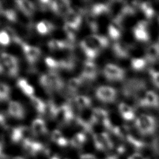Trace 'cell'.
Masks as SVG:
<instances>
[{
  "label": "cell",
  "instance_id": "21",
  "mask_svg": "<svg viewBox=\"0 0 159 159\" xmlns=\"http://www.w3.org/2000/svg\"><path fill=\"white\" fill-rule=\"evenodd\" d=\"M36 29L40 35H44L53 32L55 29V26L50 21L43 20L37 24Z\"/></svg>",
  "mask_w": 159,
  "mask_h": 159
},
{
  "label": "cell",
  "instance_id": "9",
  "mask_svg": "<svg viewBox=\"0 0 159 159\" xmlns=\"http://www.w3.org/2000/svg\"><path fill=\"white\" fill-rule=\"evenodd\" d=\"M80 46L84 55L88 58V60H93L99 53V51L96 49L88 36L80 42Z\"/></svg>",
  "mask_w": 159,
  "mask_h": 159
},
{
  "label": "cell",
  "instance_id": "30",
  "mask_svg": "<svg viewBox=\"0 0 159 159\" xmlns=\"http://www.w3.org/2000/svg\"><path fill=\"white\" fill-rule=\"evenodd\" d=\"M140 10L143 12V14L148 19H150L153 17L155 14V11L150 5V3L148 2H142L139 5Z\"/></svg>",
  "mask_w": 159,
  "mask_h": 159
},
{
  "label": "cell",
  "instance_id": "34",
  "mask_svg": "<svg viewBox=\"0 0 159 159\" xmlns=\"http://www.w3.org/2000/svg\"><path fill=\"white\" fill-rule=\"evenodd\" d=\"M127 140L129 142L130 144L133 145L136 149H141L144 147V143L142 141L135 139L133 136L128 135L126 137Z\"/></svg>",
  "mask_w": 159,
  "mask_h": 159
},
{
  "label": "cell",
  "instance_id": "39",
  "mask_svg": "<svg viewBox=\"0 0 159 159\" xmlns=\"http://www.w3.org/2000/svg\"><path fill=\"white\" fill-rule=\"evenodd\" d=\"M80 159H97V158L91 153H83L80 155Z\"/></svg>",
  "mask_w": 159,
  "mask_h": 159
},
{
  "label": "cell",
  "instance_id": "10",
  "mask_svg": "<svg viewBox=\"0 0 159 159\" xmlns=\"http://www.w3.org/2000/svg\"><path fill=\"white\" fill-rule=\"evenodd\" d=\"M98 76V69L96 64L91 60H86L84 65L81 75L80 76L82 81L94 80Z\"/></svg>",
  "mask_w": 159,
  "mask_h": 159
},
{
  "label": "cell",
  "instance_id": "44",
  "mask_svg": "<svg viewBox=\"0 0 159 159\" xmlns=\"http://www.w3.org/2000/svg\"><path fill=\"white\" fill-rule=\"evenodd\" d=\"M12 159H25L24 158L22 157H19V156H17L15 157H13Z\"/></svg>",
  "mask_w": 159,
  "mask_h": 159
},
{
  "label": "cell",
  "instance_id": "42",
  "mask_svg": "<svg viewBox=\"0 0 159 159\" xmlns=\"http://www.w3.org/2000/svg\"><path fill=\"white\" fill-rule=\"evenodd\" d=\"M105 159H118L117 157L115 155H110V156H108L107 158H106Z\"/></svg>",
  "mask_w": 159,
  "mask_h": 159
},
{
  "label": "cell",
  "instance_id": "27",
  "mask_svg": "<svg viewBox=\"0 0 159 159\" xmlns=\"http://www.w3.org/2000/svg\"><path fill=\"white\" fill-rule=\"evenodd\" d=\"M83 81L80 77H73L68 80L67 82V89L71 93L76 91L82 85Z\"/></svg>",
  "mask_w": 159,
  "mask_h": 159
},
{
  "label": "cell",
  "instance_id": "33",
  "mask_svg": "<svg viewBox=\"0 0 159 159\" xmlns=\"http://www.w3.org/2000/svg\"><path fill=\"white\" fill-rule=\"evenodd\" d=\"M45 63L48 68L50 70V71H55L56 70L60 68V65L58 60L48 57L45 59Z\"/></svg>",
  "mask_w": 159,
  "mask_h": 159
},
{
  "label": "cell",
  "instance_id": "3",
  "mask_svg": "<svg viewBox=\"0 0 159 159\" xmlns=\"http://www.w3.org/2000/svg\"><path fill=\"white\" fill-rule=\"evenodd\" d=\"M103 75L109 81H120L124 78L125 73L120 66L113 63H108L103 68Z\"/></svg>",
  "mask_w": 159,
  "mask_h": 159
},
{
  "label": "cell",
  "instance_id": "43",
  "mask_svg": "<svg viewBox=\"0 0 159 159\" xmlns=\"http://www.w3.org/2000/svg\"><path fill=\"white\" fill-rule=\"evenodd\" d=\"M50 159H60V157H59L58 155H54L52 156V157L50 158Z\"/></svg>",
  "mask_w": 159,
  "mask_h": 159
},
{
  "label": "cell",
  "instance_id": "29",
  "mask_svg": "<svg viewBox=\"0 0 159 159\" xmlns=\"http://www.w3.org/2000/svg\"><path fill=\"white\" fill-rule=\"evenodd\" d=\"M39 82L41 86L48 93L53 91L52 83L48 74H43L40 76Z\"/></svg>",
  "mask_w": 159,
  "mask_h": 159
},
{
  "label": "cell",
  "instance_id": "26",
  "mask_svg": "<svg viewBox=\"0 0 159 159\" xmlns=\"http://www.w3.org/2000/svg\"><path fill=\"white\" fill-rule=\"evenodd\" d=\"M110 11L109 5L105 4H96L93 6L90 11L95 17L109 12Z\"/></svg>",
  "mask_w": 159,
  "mask_h": 159
},
{
  "label": "cell",
  "instance_id": "36",
  "mask_svg": "<svg viewBox=\"0 0 159 159\" xmlns=\"http://www.w3.org/2000/svg\"><path fill=\"white\" fill-rule=\"evenodd\" d=\"M152 83L157 88H159V71L151 70L149 71Z\"/></svg>",
  "mask_w": 159,
  "mask_h": 159
},
{
  "label": "cell",
  "instance_id": "19",
  "mask_svg": "<svg viewBox=\"0 0 159 159\" xmlns=\"http://www.w3.org/2000/svg\"><path fill=\"white\" fill-rule=\"evenodd\" d=\"M88 37L93 44L99 51L106 48L109 45L108 39L104 35L92 34Z\"/></svg>",
  "mask_w": 159,
  "mask_h": 159
},
{
  "label": "cell",
  "instance_id": "25",
  "mask_svg": "<svg viewBox=\"0 0 159 159\" xmlns=\"http://www.w3.org/2000/svg\"><path fill=\"white\" fill-rule=\"evenodd\" d=\"M17 86L22 90V91L27 96H32L34 93V88L30 85L27 81L24 78H20L17 82Z\"/></svg>",
  "mask_w": 159,
  "mask_h": 159
},
{
  "label": "cell",
  "instance_id": "37",
  "mask_svg": "<svg viewBox=\"0 0 159 159\" xmlns=\"http://www.w3.org/2000/svg\"><path fill=\"white\" fill-rule=\"evenodd\" d=\"M63 137V136L61 132L58 129L53 130L51 134L52 140L55 143H57V142L58 141Z\"/></svg>",
  "mask_w": 159,
  "mask_h": 159
},
{
  "label": "cell",
  "instance_id": "35",
  "mask_svg": "<svg viewBox=\"0 0 159 159\" xmlns=\"http://www.w3.org/2000/svg\"><path fill=\"white\" fill-rule=\"evenodd\" d=\"M11 40L8 35V34L4 30L0 31V45L2 46H7L8 45Z\"/></svg>",
  "mask_w": 159,
  "mask_h": 159
},
{
  "label": "cell",
  "instance_id": "12",
  "mask_svg": "<svg viewBox=\"0 0 159 159\" xmlns=\"http://www.w3.org/2000/svg\"><path fill=\"white\" fill-rule=\"evenodd\" d=\"M8 114L17 119H22L25 116V111L20 103L14 101H11L7 104Z\"/></svg>",
  "mask_w": 159,
  "mask_h": 159
},
{
  "label": "cell",
  "instance_id": "17",
  "mask_svg": "<svg viewBox=\"0 0 159 159\" xmlns=\"http://www.w3.org/2000/svg\"><path fill=\"white\" fill-rule=\"evenodd\" d=\"M65 23L69 24L77 29H80L81 24V15L71 9L64 16Z\"/></svg>",
  "mask_w": 159,
  "mask_h": 159
},
{
  "label": "cell",
  "instance_id": "7",
  "mask_svg": "<svg viewBox=\"0 0 159 159\" xmlns=\"http://www.w3.org/2000/svg\"><path fill=\"white\" fill-rule=\"evenodd\" d=\"M22 147L25 152L32 156H35L45 150V146L42 143L35 141L32 138L24 140Z\"/></svg>",
  "mask_w": 159,
  "mask_h": 159
},
{
  "label": "cell",
  "instance_id": "22",
  "mask_svg": "<svg viewBox=\"0 0 159 159\" xmlns=\"http://www.w3.org/2000/svg\"><path fill=\"white\" fill-rule=\"evenodd\" d=\"M73 102L76 108L80 111L89 108L91 104V99L84 95L76 96L73 99Z\"/></svg>",
  "mask_w": 159,
  "mask_h": 159
},
{
  "label": "cell",
  "instance_id": "4",
  "mask_svg": "<svg viewBox=\"0 0 159 159\" xmlns=\"http://www.w3.org/2000/svg\"><path fill=\"white\" fill-rule=\"evenodd\" d=\"M95 95L99 101L105 103H111L116 101L117 93L116 89L113 87L101 86L96 89Z\"/></svg>",
  "mask_w": 159,
  "mask_h": 159
},
{
  "label": "cell",
  "instance_id": "14",
  "mask_svg": "<svg viewBox=\"0 0 159 159\" xmlns=\"http://www.w3.org/2000/svg\"><path fill=\"white\" fill-rule=\"evenodd\" d=\"M31 130L34 136L43 135L48 132L45 121L40 118L35 119L32 121Z\"/></svg>",
  "mask_w": 159,
  "mask_h": 159
},
{
  "label": "cell",
  "instance_id": "1",
  "mask_svg": "<svg viewBox=\"0 0 159 159\" xmlns=\"http://www.w3.org/2000/svg\"><path fill=\"white\" fill-rule=\"evenodd\" d=\"M135 127L142 135H150L153 134L157 128L155 118L149 114H142L135 119Z\"/></svg>",
  "mask_w": 159,
  "mask_h": 159
},
{
  "label": "cell",
  "instance_id": "28",
  "mask_svg": "<svg viewBox=\"0 0 159 159\" xmlns=\"http://www.w3.org/2000/svg\"><path fill=\"white\" fill-rule=\"evenodd\" d=\"M147 65V60L145 58H134L131 60V68L135 71H141L145 68Z\"/></svg>",
  "mask_w": 159,
  "mask_h": 159
},
{
  "label": "cell",
  "instance_id": "6",
  "mask_svg": "<svg viewBox=\"0 0 159 159\" xmlns=\"http://www.w3.org/2000/svg\"><path fill=\"white\" fill-rule=\"evenodd\" d=\"M28 63L34 65L41 56V50L39 47L30 45L22 40L19 43Z\"/></svg>",
  "mask_w": 159,
  "mask_h": 159
},
{
  "label": "cell",
  "instance_id": "8",
  "mask_svg": "<svg viewBox=\"0 0 159 159\" xmlns=\"http://www.w3.org/2000/svg\"><path fill=\"white\" fill-rule=\"evenodd\" d=\"M134 38L139 42H147L150 39L149 32L147 29V23L145 21H139L132 30Z\"/></svg>",
  "mask_w": 159,
  "mask_h": 159
},
{
  "label": "cell",
  "instance_id": "23",
  "mask_svg": "<svg viewBox=\"0 0 159 159\" xmlns=\"http://www.w3.org/2000/svg\"><path fill=\"white\" fill-rule=\"evenodd\" d=\"M30 101L32 107L37 111L39 114L40 115H43L45 114L46 104H45L42 99L36 96H32L30 97Z\"/></svg>",
  "mask_w": 159,
  "mask_h": 159
},
{
  "label": "cell",
  "instance_id": "18",
  "mask_svg": "<svg viewBox=\"0 0 159 159\" xmlns=\"http://www.w3.org/2000/svg\"><path fill=\"white\" fill-rule=\"evenodd\" d=\"M145 60L151 63L159 59V43H154L149 45L145 50Z\"/></svg>",
  "mask_w": 159,
  "mask_h": 159
},
{
  "label": "cell",
  "instance_id": "2",
  "mask_svg": "<svg viewBox=\"0 0 159 159\" xmlns=\"http://www.w3.org/2000/svg\"><path fill=\"white\" fill-rule=\"evenodd\" d=\"M75 114L72 107L70 104H63L58 106L55 111L54 119L59 125L70 124L74 120Z\"/></svg>",
  "mask_w": 159,
  "mask_h": 159
},
{
  "label": "cell",
  "instance_id": "20",
  "mask_svg": "<svg viewBox=\"0 0 159 159\" xmlns=\"http://www.w3.org/2000/svg\"><path fill=\"white\" fill-rule=\"evenodd\" d=\"M112 51L114 55L120 58H127L129 56V47L127 45L120 42H116L112 45Z\"/></svg>",
  "mask_w": 159,
  "mask_h": 159
},
{
  "label": "cell",
  "instance_id": "46",
  "mask_svg": "<svg viewBox=\"0 0 159 159\" xmlns=\"http://www.w3.org/2000/svg\"><path fill=\"white\" fill-rule=\"evenodd\" d=\"M158 21H159V18H158Z\"/></svg>",
  "mask_w": 159,
  "mask_h": 159
},
{
  "label": "cell",
  "instance_id": "5",
  "mask_svg": "<svg viewBox=\"0 0 159 159\" xmlns=\"http://www.w3.org/2000/svg\"><path fill=\"white\" fill-rule=\"evenodd\" d=\"M93 139L95 148L98 150L106 151L113 148V142L107 132L94 134L93 135Z\"/></svg>",
  "mask_w": 159,
  "mask_h": 159
},
{
  "label": "cell",
  "instance_id": "15",
  "mask_svg": "<svg viewBox=\"0 0 159 159\" xmlns=\"http://www.w3.org/2000/svg\"><path fill=\"white\" fill-rule=\"evenodd\" d=\"M119 112L124 120L127 121L135 119L134 109L129 105L124 102H120L118 106Z\"/></svg>",
  "mask_w": 159,
  "mask_h": 159
},
{
  "label": "cell",
  "instance_id": "40",
  "mask_svg": "<svg viewBox=\"0 0 159 159\" xmlns=\"http://www.w3.org/2000/svg\"><path fill=\"white\" fill-rule=\"evenodd\" d=\"M127 159H145V158L140 153H135L130 155Z\"/></svg>",
  "mask_w": 159,
  "mask_h": 159
},
{
  "label": "cell",
  "instance_id": "11",
  "mask_svg": "<svg viewBox=\"0 0 159 159\" xmlns=\"http://www.w3.org/2000/svg\"><path fill=\"white\" fill-rule=\"evenodd\" d=\"M139 105L141 107L158 108L159 107V97L155 92L147 91L143 98L139 102Z\"/></svg>",
  "mask_w": 159,
  "mask_h": 159
},
{
  "label": "cell",
  "instance_id": "16",
  "mask_svg": "<svg viewBox=\"0 0 159 159\" xmlns=\"http://www.w3.org/2000/svg\"><path fill=\"white\" fill-rule=\"evenodd\" d=\"M16 6L25 16L31 17L35 11V5L29 1L19 0L15 1Z\"/></svg>",
  "mask_w": 159,
  "mask_h": 159
},
{
  "label": "cell",
  "instance_id": "13",
  "mask_svg": "<svg viewBox=\"0 0 159 159\" xmlns=\"http://www.w3.org/2000/svg\"><path fill=\"white\" fill-rule=\"evenodd\" d=\"M107 32L110 38L112 40H118L122 35L120 18H115L107 27Z\"/></svg>",
  "mask_w": 159,
  "mask_h": 159
},
{
  "label": "cell",
  "instance_id": "38",
  "mask_svg": "<svg viewBox=\"0 0 159 159\" xmlns=\"http://www.w3.org/2000/svg\"><path fill=\"white\" fill-rule=\"evenodd\" d=\"M56 143L60 147H66L70 143V142L66 138H65V137H63L58 141H57Z\"/></svg>",
  "mask_w": 159,
  "mask_h": 159
},
{
  "label": "cell",
  "instance_id": "31",
  "mask_svg": "<svg viewBox=\"0 0 159 159\" xmlns=\"http://www.w3.org/2000/svg\"><path fill=\"white\" fill-rule=\"evenodd\" d=\"M96 17L90 12L87 14L86 16V22L88 25L89 26L90 30L94 33L97 32L98 30V24L96 20Z\"/></svg>",
  "mask_w": 159,
  "mask_h": 159
},
{
  "label": "cell",
  "instance_id": "24",
  "mask_svg": "<svg viewBox=\"0 0 159 159\" xmlns=\"http://www.w3.org/2000/svg\"><path fill=\"white\" fill-rule=\"evenodd\" d=\"M86 141V135L83 132H78L72 137L70 143L73 148H80L84 145Z\"/></svg>",
  "mask_w": 159,
  "mask_h": 159
},
{
  "label": "cell",
  "instance_id": "41",
  "mask_svg": "<svg viewBox=\"0 0 159 159\" xmlns=\"http://www.w3.org/2000/svg\"><path fill=\"white\" fill-rule=\"evenodd\" d=\"M0 159H9V157H7V155L2 153L0 155Z\"/></svg>",
  "mask_w": 159,
  "mask_h": 159
},
{
  "label": "cell",
  "instance_id": "32",
  "mask_svg": "<svg viewBox=\"0 0 159 159\" xmlns=\"http://www.w3.org/2000/svg\"><path fill=\"white\" fill-rule=\"evenodd\" d=\"M10 95V88L5 83H0V102L7 100Z\"/></svg>",
  "mask_w": 159,
  "mask_h": 159
},
{
  "label": "cell",
  "instance_id": "45",
  "mask_svg": "<svg viewBox=\"0 0 159 159\" xmlns=\"http://www.w3.org/2000/svg\"><path fill=\"white\" fill-rule=\"evenodd\" d=\"M2 153V145L0 143V155Z\"/></svg>",
  "mask_w": 159,
  "mask_h": 159
}]
</instances>
